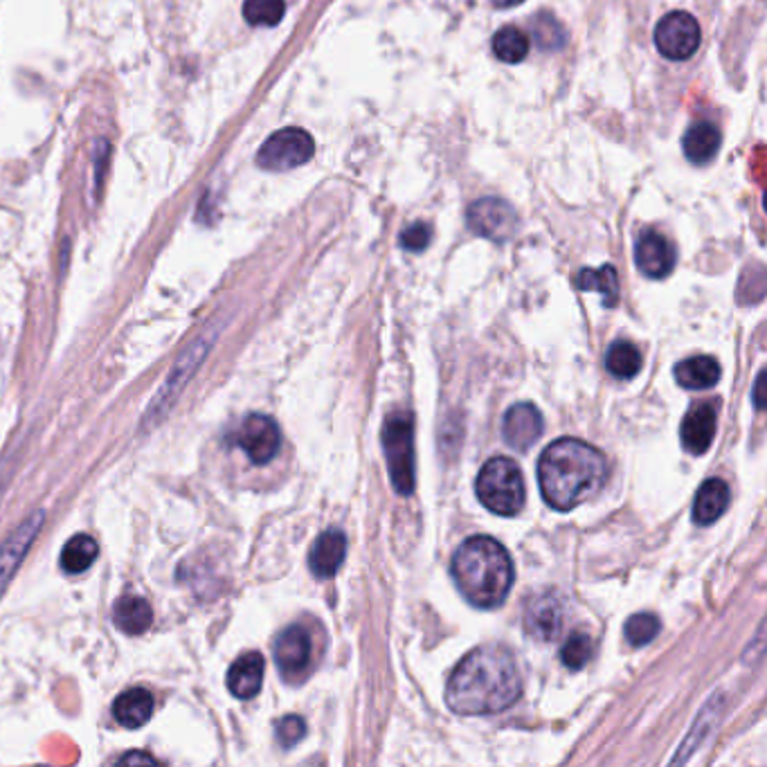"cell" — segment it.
Here are the masks:
<instances>
[{"label": "cell", "instance_id": "6da1fadb", "mask_svg": "<svg viewBox=\"0 0 767 767\" xmlns=\"http://www.w3.org/2000/svg\"><path fill=\"white\" fill-rule=\"evenodd\" d=\"M522 696L516 657L505 646H479L452 670L446 703L459 716H494L514 707Z\"/></svg>", "mask_w": 767, "mask_h": 767}, {"label": "cell", "instance_id": "7a4b0ae2", "mask_svg": "<svg viewBox=\"0 0 767 767\" xmlns=\"http://www.w3.org/2000/svg\"><path fill=\"white\" fill-rule=\"evenodd\" d=\"M608 479L606 455L581 439H556L538 459V485L556 511H571L599 496Z\"/></svg>", "mask_w": 767, "mask_h": 767}, {"label": "cell", "instance_id": "3957f363", "mask_svg": "<svg viewBox=\"0 0 767 767\" xmlns=\"http://www.w3.org/2000/svg\"><path fill=\"white\" fill-rule=\"evenodd\" d=\"M450 574L464 599L482 610L505 604L514 586V562L505 545L491 536H472L452 556Z\"/></svg>", "mask_w": 767, "mask_h": 767}, {"label": "cell", "instance_id": "277c9868", "mask_svg": "<svg viewBox=\"0 0 767 767\" xmlns=\"http://www.w3.org/2000/svg\"><path fill=\"white\" fill-rule=\"evenodd\" d=\"M475 491L479 502L505 518L518 516L527 500L522 470L509 457L489 459L477 475Z\"/></svg>", "mask_w": 767, "mask_h": 767}, {"label": "cell", "instance_id": "5b68a950", "mask_svg": "<svg viewBox=\"0 0 767 767\" xmlns=\"http://www.w3.org/2000/svg\"><path fill=\"white\" fill-rule=\"evenodd\" d=\"M382 448H386L392 485L401 496L415 491V426L406 412H395L382 426Z\"/></svg>", "mask_w": 767, "mask_h": 767}, {"label": "cell", "instance_id": "8992f818", "mask_svg": "<svg viewBox=\"0 0 767 767\" xmlns=\"http://www.w3.org/2000/svg\"><path fill=\"white\" fill-rule=\"evenodd\" d=\"M316 153V142L305 129H281L272 133L257 153V165L266 171H291L307 165Z\"/></svg>", "mask_w": 767, "mask_h": 767}, {"label": "cell", "instance_id": "52a82bcc", "mask_svg": "<svg viewBox=\"0 0 767 767\" xmlns=\"http://www.w3.org/2000/svg\"><path fill=\"white\" fill-rule=\"evenodd\" d=\"M655 46L670 61H687L700 48V26L689 12H668L655 28Z\"/></svg>", "mask_w": 767, "mask_h": 767}, {"label": "cell", "instance_id": "ba28073f", "mask_svg": "<svg viewBox=\"0 0 767 767\" xmlns=\"http://www.w3.org/2000/svg\"><path fill=\"white\" fill-rule=\"evenodd\" d=\"M311 655H313V644L305 626H289L279 632L275 641V661H277L279 674L286 680L289 683L302 680L311 666Z\"/></svg>", "mask_w": 767, "mask_h": 767}, {"label": "cell", "instance_id": "9c48e42d", "mask_svg": "<svg viewBox=\"0 0 767 767\" xmlns=\"http://www.w3.org/2000/svg\"><path fill=\"white\" fill-rule=\"evenodd\" d=\"M468 228L491 241H507L518 230L514 208L500 199H482L468 208Z\"/></svg>", "mask_w": 767, "mask_h": 767}, {"label": "cell", "instance_id": "30bf717a", "mask_svg": "<svg viewBox=\"0 0 767 767\" xmlns=\"http://www.w3.org/2000/svg\"><path fill=\"white\" fill-rule=\"evenodd\" d=\"M43 511H34L30 518H26L10 536L0 545V597L8 590L10 581L14 579L17 569L26 560L30 547L34 545L41 527H43Z\"/></svg>", "mask_w": 767, "mask_h": 767}, {"label": "cell", "instance_id": "8fae6325", "mask_svg": "<svg viewBox=\"0 0 767 767\" xmlns=\"http://www.w3.org/2000/svg\"><path fill=\"white\" fill-rule=\"evenodd\" d=\"M237 441L243 448V452L250 457L252 464L263 466L277 455L279 444H281V435H279L277 424L270 417L250 415L241 424Z\"/></svg>", "mask_w": 767, "mask_h": 767}, {"label": "cell", "instance_id": "7c38bea8", "mask_svg": "<svg viewBox=\"0 0 767 767\" xmlns=\"http://www.w3.org/2000/svg\"><path fill=\"white\" fill-rule=\"evenodd\" d=\"M637 268L650 279H664L676 268V248L664 235L646 230L635 243Z\"/></svg>", "mask_w": 767, "mask_h": 767}, {"label": "cell", "instance_id": "4fadbf2b", "mask_svg": "<svg viewBox=\"0 0 767 767\" xmlns=\"http://www.w3.org/2000/svg\"><path fill=\"white\" fill-rule=\"evenodd\" d=\"M562 628V604L556 595H538L525 608V632L536 641H554Z\"/></svg>", "mask_w": 767, "mask_h": 767}, {"label": "cell", "instance_id": "5bb4252c", "mask_svg": "<svg viewBox=\"0 0 767 767\" xmlns=\"http://www.w3.org/2000/svg\"><path fill=\"white\" fill-rule=\"evenodd\" d=\"M545 430V419L540 410L531 404H518L505 415L502 435L505 441L516 450H529Z\"/></svg>", "mask_w": 767, "mask_h": 767}, {"label": "cell", "instance_id": "9a60e30c", "mask_svg": "<svg viewBox=\"0 0 767 767\" xmlns=\"http://www.w3.org/2000/svg\"><path fill=\"white\" fill-rule=\"evenodd\" d=\"M683 446L691 455H705L716 437V408L714 404L694 406L683 421Z\"/></svg>", "mask_w": 767, "mask_h": 767}, {"label": "cell", "instance_id": "2e32d148", "mask_svg": "<svg viewBox=\"0 0 767 767\" xmlns=\"http://www.w3.org/2000/svg\"><path fill=\"white\" fill-rule=\"evenodd\" d=\"M347 556V538L338 529H327L320 534V538L313 542L311 554H309V565L311 571L318 579H331L338 574L340 565L345 562Z\"/></svg>", "mask_w": 767, "mask_h": 767}, {"label": "cell", "instance_id": "e0dca14e", "mask_svg": "<svg viewBox=\"0 0 767 767\" xmlns=\"http://www.w3.org/2000/svg\"><path fill=\"white\" fill-rule=\"evenodd\" d=\"M263 657L259 653H243L228 670V689L239 700H250L263 685Z\"/></svg>", "mask_w": 767, "mask_h": 767}, {"label": "cell", "instance_id": "ac0fdd59", "mask_svg": "<svg viewBox=\"0 0 767 767\" xmlns=\"http://www.w3.org/2000/svg\"><path fill=\"white\" fill-rule=\"evenodd\" d=\"M210 349V345H206L203 340H197L195 345H191L189 347V351L187 353H182V358H180V362L173 367V371H171V376H169V382H167V386L162 388V395H160V401H156L153 404V415H158V417H162L167 410H169V406H171V401L178 397V392L185 388V382L189 380V376L191 373H195V369L203 362V358H206V351Z\"/></svg>", "mask_w": 767, "mask_h": 767}, {"label": "cell", "instance_id": "d6986e66", "mask_svg": "<svg viewBox=\"0 0 767 767\" xmlns=\"http://www.w3.org/2000/svg\"><path fill=\"white\" fill-rule=\"evenodd\" d=\"M731 494L729 487L723 482V479H707V482L698 489L696 502H694V520L703 527L714 525L729 507Z\"/></svg>", "mask_w": 767, "mask_h": 767}, {"label": "cell", "instance_id": "ffe728a7", "mask_svg": "<svg viewBox=\"0 0 767 767\" xmlns=\"http://www.w3.org/2000/svg\"><path fill=\"white\" fill-rule=\"evenodd\" d=\"M723 136L718 131V127L714 122H696L689 127L683 147H685V156L689 158V162L694 165H709L720 149Z\"/></svg>", "mask_w": 767, "mask_h": 767}, {"label": "cell", "instance_id": "44dd1931", "mask_svg": "<svg viewBox=\"0 0 767 767\" xmlns=\"http://www.w3.org/2000/svg\"><path fill=\"white\" fill-rule=\"evenodd\" d=\"M676 380L685 390H711L720 380V365L711 356H694L676 367Z\"/></svg>", "mask_w": 767, "mask_h": 767}, {"label": "cell", "instance_id": "7402d4cb", "mask_svg": "<svg viewBox=\"0 0 767 767\" xmlns=\"http://www.w3.org/2000/svg\"><path fill=\"white\" fill-rule=\"evenodd\" d=\"M151 714H153V696L142 687L124 691L113 705L116 720L129 729H138L147 725Z\"/></svg>", "mask_w": 767, "mask_h": 767}, {"label": "cell", "instance_id": "603a6c76", "mask_svg": "<svg viewBox=\"0 0 767 767\" xmlns=\"http://www.w3.org/2000/svg\"><path fill=\"white\" fill-rule=\"evenodd\" d=\"M113 621L127 635H142L149 630V626L153 621V610H151L147 599L136 597V595H127V597L118 599V604L113 608Z\"/></svg>", "mask_w": 767, "mask_h": 767}, {"label": "cell", "instance_id": "cb8c5ba5", "mask_svg": "<svg viewBox=\"0 0 767 767\" xmlns=\"http://www.w3.org/2000/svg\"><path fill=\"white\" fill-rule=\"evenodd\" d=\"M577 286L581 291L601 293L606 307H615L619 300V277H617V270L612 266L584 268L577 277Z\"/></svg>", "mask_w": 767, "mask_h": 767}, {"label": "cell", "instance_id": "d4e9b609", "mask_svg": "<svg viewBox=\"0 0 767 767\" xmlns=\"http://www.w3.org/2000/svg\"><path fill=\"white\" fill-rule=\"evenodd\" d=\"M606 369L621 380L635 378L641 369V351L628 340H617L606 353Z\"/></svg>", "mask_w": 767, "mask_h": 767}, {"label": "cell", "instance_id": "484cf974", "mask_svg": "<svg viewBox=\"0 0 767 767\" xmlns=\"http://www.w3.org/2000/svg\"><path fill=\"white\" fill-rule=\"evenodd\" d=\"M94 560H98V542L83 534L70 538L61 551V569L66 574H81Z\"/></svg>", "mask_w": 767, "mask_h": 767}, {"label": "cell", "instance_id": "4316f807", "mask_svg": "<svg viewBox=\"0 0 767 767\" xmlns=\"http://www.w3.org/2000/svg\"><path fill=\"white\" fill-rule=\"evenodd\" d=\"M494 54L505 63H520L529 54V37L518 28H502L494 37Z\"/></svg>", "mask_w": 767, "mask_h": 767}, {"label": "cell", "instance_id": "83f0119b", "mask_svg": "<svg viewBox=\"0 0 767 767\" xmlns=\"http://www.w3.org/2000/svg\"><path fill=\"white\" fill-rule=\"evenodd\" d=\"M595 657V639L588 632H571L562 644L560 659L569 670H581Z\"/></svg>", "mask_w": 767, "mask_h": 767}, {"label": "cell", "instance_id": "f1b7e54d", "mask_svg": "<svg viewBox=\"0 0 767 767\" xmlns=\"http://www.w3.org/2000/svg\"><path fill=\"white\" fill-rule=\"evenodd\" d=\"M283 14V0H246L243 3V19L255 28H275Z\"/></svg>", "mask_w": 767, "mask_h": 767}, {"label": "cell", "instance_id": "f546056e", "mask_svg": "<svg viewBox=\"0 0 767 767\" xmlns=\"http://www.w3.org/2000/svg\"><path fill=\"white\" fill-rule=\"evenodd\" d=\"M657 632H659V619L650 612L632 615L626 621V630H624L630 646H646L657 637Z\"/></svg>", "mask_w": 767, "mask_h": 767}, {"label": "cell", "instance_id": "4dcf8cb0", "mask_svg": "<svg viewBox=\"0 0 767 767\" xmlns=\"http://www.w3.org/2000/svg\"><path fill=\"white\" fill-rule=\"evenodd\" d=\"M307 723L300 716H286L277 723V740L281 747H293L305 738Z\"/></svg>", "mask_w": 767, "mask_h": 767}, {"label": "cell", "instance_id": "1f68e13d", "mask_svg": "<svg viewBox=\"0 0 767 767\" xmlns=\"http://www.w3.org/2000/svg\"><path fill=\"white\" fill-rule=\"evenodd\" d=\"M430 237H432L430 226H426V223H412L410 228H406V230L401 232V246H404L406 250L421 252L424 248H428Z\"/></svg>", "mask_w": 767, "mask_h": 767}, {"label": "cell", "instance_id": "d6a6232c", "mask_svg": "<svg viewBox=\"0 0 767 767\" xmlns=\"http://www.w3.org/2000/svg\"><path fill=\"white\" fill-rule=\"evenodd\" d=\"M120 763H156V760L151 756H147V754H131V756L120 758Z\"/></svg>", "mask_w": 767, "mask_h": 767}, {"label": "cell", "instance_id": "836d02e7", "mask_svg": "<svg viewBox=\"0 0 767 767\" xmlns=\"http://www.w3.org/2000/svg\"><path fill=\"white\" fill-rule=\"evenodd\" d=\"M760 395H763V373L758 376V380H756V390H754V397H756V410H763V399H760Z\"/></svg>", "mask_w": 767, "mask_h": 767}]
</instances>
